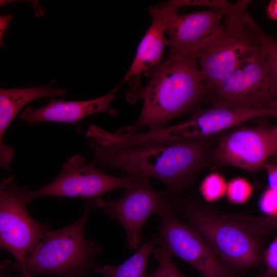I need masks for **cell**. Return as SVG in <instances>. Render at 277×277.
Returning <instances> with one entry per match:
<instances>
[{
    "mask_svg": "<svg viewBox=\"0 0 277 277\" xmlns=\"http://www.w3.org/2000/svg\"><path fill=\"white\" fill-rule=\"evenodd\" d=\"M213 137L117 147L88 140L93 162L100 169L122 171L133 178H153L169 194L187 188L212 161Z\"/></svg>",
    "mask_w": 277,
    "mask_h": 277,
    "instance_id": "1",
    "label": "cell"
},
{
    "mask_svg": "<svg viewBox=\"0 0 277 277\" xmlns=\"http://www.w3.org/2000/svg\"><path fill=\"white\" fill-rule=\"evenodd\" d=\"M149 80L138 92L135 102L143 105L138 120L116 132L130 134L143 127L154 129L195 108L205 100L198 61L194 54L168 55L147 72Z\"/></svg>",
    "mask_w": 277,
    "mask_h": 277,
    "instance_id": "2",
    "label": "cell"
},
{
    "mask_svg": "<svg viewBox=\"0 0 277 277\" xmlns=\"http://www.w3.org/2000/svg\"><path fill=\"white\" fill-rule=\"evenodd\" d=\"M94 199L87 204L82 216L65 227L48 230L22 264L6 260L1 262V270L17 272L20 275L37 277H88L97 266L103 250L101 245L85 236L86 224L91 211L95 208Z\"/></svg>",
    "mask_w": 277,
    "mask_h": 277,
    "instance_id": "3",
    "label": "cell"
},
{
    "mask_svg": "<svg viewBox=\"0 0 277 277\" xmlns=\"http://www.w3.org/2000/svg\"><path fill=\"white\" fill-rule=\"evenodd\" d=\"M180 209L228 269L243 270L260 264L262 235L251 216L219 215L191 201L182 203Z\"/></svg>",
    "mask_w": 277,
    "mask_h": 277,
    "instance_id": "4",
    "label": "cell"
},
{
    "mask_svg": "<svg viewBox=\"0 0 277 277\" xmlns=\"http://www.w3.org/2000/svg\"><path fill=\"white\" fill-rule=\"evenodd\" d=\"M249 0L236 2L226 14L221 30L197 52L206 92L227 78L258 45L247 18Z\"/></svg>",
    "mask_w": 277,
    "mask_h": 277,
    "instance_id": "5",
    "label": "cell"
},
{
    "mask_svg": "<svg viewBox=\"0 0 277 277\" xmlns=\"http://www.w3.org/2000/svg\"><path fill=\"white\" fill-rule=\"evenodd\" d=\"M212 106L277 110L271 81L259 43L227 78L206 92Z\"/></svg>",
    "mask_w": 277,
    "mask_h": 277,
    "instance_id": "6",
    "label": "cell"
},
{
    "mask_svg": "<svg viewBox=\"0 0 277 277\" xmlns=\"http://www.w3.org/2000/svg\"><path fill=\"white\" fill-rule=\"evenodd\" d=\"M28 191L17 186L12 175L0 183V245L11 252L18 264L24 263L50 226L36 221L28 211Z\"/></svg>",
    "mask_w": 277,
    "mask_h": 277,
    "instance_id": "7",
    "label": "cell"
},
{
    "mask_svg": "<svg viewBox=\"0 0 277 277\" xmlns=\"http://www.w3.org/2000/svg\"><path fill=\"white\" fill-rule=\"evenodd\" d=\"M156 215L160 225L157 233L152 238L158 247L187 262L202 277H233L230 270L221 261L200 233L177 216L170 200Z\"/></svg>",
    "mask_w": 277,
    "mask_h": 277,
    "instance_id": "8",
    "label": "cell"
},
{
    "mask_svg": "<svg viewBox=\"0 0 277 277\" xmlns=\"http://www.w3.org/2000/svg\"><path fill=\"white\" fill-rule=\"evenodd\" d=\"M276 116L277 110L212 106L196 111L177 124L141 132L138 140L142 144H147L209 138L251 119Z\"/></svg>",
    "mask_w": 277,
    "mask_h": 277,
    "instance_id": "9",
    "label": "cell"
},
{
    "mask_svg": "<svg viewBox=\"0 0 277 277\" xmlns=\"http://www.w3.org/2000/svg\"><path fill=\"white\" fill-rule=\"evenodd\" d=\"M125 189L124 195L117 200L96 198L94 203L95 208L103 210L121 224L127 233V246L133 250L141 243L145 223L169 200V194L155 190L148 178H133Z\"/></svg>",
    "mask_w": 277,
    "mask_h": 277,
    "instance_id": "10",
    "label": "cell"
},
{
    "mask_svg": "<svg viewBox=\"0 0 277 277\" xmlns=\"http://www.w3.org/2000/svg\"><path fill=\"white\" fill-rule=\"evenodd\" d=\"M133 178L118 177L105 173L92 162L75 155L63 165L60 173L50 183L35 190H29L30 202L46 196L96 199L111 190L127 188Z\"/></svg>",
    "mask_w": 277,
    "mask_h": 277,
    "instance_id": "11",
    "label": "cell"
},
{
    "mask_svg": "<svg viewBox=\"0 0 277 277\" xmlns=\"http://www.w3.org/2000/svg\"><path fill=\"white\" fill-rule=\"evenodd\" d=\"M277 127H240L220 136L212 161L217 166H230L256 171L274 156Z\"/></svg>",
    "mask_w": 277,
    "mask_h": 277,
    "instance_id": "12",
    "label": "cell"
},
{
    "mask_svg": "<svg viewBox=\"0 0 277 277\" xmlns=\"http://www.w3.org/2000/svg\"><path fill=\"white\" fill-rule=\"evenodd\" d=\"M178 9L173 1L149 7L151 24L140 42L133 61L123 80V83H130L131 88L126 94L129 102L134 100L142 87L141 75L162 62L164 48L168 44L165 37L168 23Z\"/></svg>",
    "mask_w": 277,
    "mask_h": 277,
    "instance_id": "13",
    "label": "cell"
},
{
    "mask_svg": "<svg viewBox=\"0 0 277 277\" xmlns=\"http://www.w3.org/2000/svg\"><path fill=\"white\" fill-rule=\"evenodd\" d=\"M226 14L224 11L213 9L183 14L174 13L166 30L169 55H196L223 28Z\"/></svg>",
    "mask_w": 277,
    "mask_h": 277,
    "instance_id": "14",
    "label": "cell"
},
{
    "mask_svg": "<svg viewBox=\"0 0 277 277\" xmlns=\"http://www.w3.org/2000/svg\"><path fill=\"white\" fill-rule=\"evenodd\" d=\"M117 89L107 94L88 101H65L53 100L38 108L28 107L19 115V118L29 124L40 122L66 123L76 125L91 114L107 112L111 115L117 114V111L111 107L115 97Z\"/></svg>",
    "mask_w": 277,
    "mask_h": 277,
    "instance_id": "15",
    "label": "cell"
},
{
    "mask_svg": "<svg viewBox=\"0 0 277 277\" xmlns=\"http://www.w3.org/2000/svg\"><path fill=\"white\" fill-rule=\"evenodd\" d=\"M66 92L63 88H54L50 85L25 88H1L0 164L3 169L6 171L9 170V165L14 154V149L4 143V135L20 110L34 100L61 96Z\"/></svg>",
    "mask_w": 277,
    "mask_h": 277,
    "instance_id": "16",
    "label": "cell"
},
{
    "mask_svg": "<svg viewBox=\"0 0 277 277\" xmlns=\"http://www.w3.org/2000/svg\"><path fill=\"white\" fill-rule=\"evenodd\" d=\"M156 247L152 238L123 263L117 266H97L94 271L105 277H146L148 262Z\"/></svg>",
    "mask_w": 277,
    "mask_h": 277,
    "instance_id": "17",
    "label": "cell"
},
{
    "mask_svg": "<svg viewBox=\"0 0 277 277\" xmlns=\"http://www.w3.org/2000/svg\"><path fill=\"white\" fill-rule=\"evenodd\" d=\"M248 21L254 31L262 51L273 88V95L277 106V41L264 31L249 13Z\"/></svg>",
    "mask_w": 277,
    "mask_h": 277,
    "instance_id": "18",
    "label": "cell"
},
{
    "mask_svg": "<svg viewBox=\"0 0 277 277\" xmlns=\"http://www.w3.org/2000/svg\"><path fill=\"white\" fill-rule=\"evenodd\" d=\"M227 183L224 177L218 172H212L205 177L200 186V191L208 202L216 201L226 193Z\"/></svg>",
    "mask_w": 277,
    "mask_h": 277,
    "instance_id": "19",
    "label": "cell"
},
{
    "mask_svg": "<svg viewBox=\"0 0 277 277\" xmlns=\"http://www.w3.org/2000/svg\"><path fill=\"white\" fill-rule=\"evenodd\" d=\"M253 192L250 182L242 177L232 179L227 183L226 195L228 201L235 204L245 203Z\"/></svg>",
    "mask_w": 277,
    "mask_h": 277,
    "instance_id": "20",
    "label": "cell"
},
{
    "mask_svg": "<svg viewBox=\"0 0 277 277\" xmlns=\"http://www.w3.org/2000/svg\"><path fill=\"white\" fill-rule=\"evenodd\" d=\"M153 254L159 262L156 269L146 277H185L172 260V256L159 247H156Z\"/></svg>",
    "mask_w": 277,
    "mask_h": 277,
    "instance_id": "21",
    "label": "cell"
},
{
    "mask_svg": "<svg viewBox=\"0 0 277 277\" xmlns=\"http://www.w3.org/2000/svg\"><path fill=\"white\" fill-rule=\"evenodd\" d=\"M178 8L185 6H205L209 9H219L227 13L232 10L236 3L225 0H173Z\"/></svg>",
    "mask_w": 277,
    "mask_h": 277,
    "instance_id": "22",
    "label": "cell"
},
{
    "mask_svg": "<svg viewBox=\"0 0 277 277\" xmlns=\"http://www.w3.org/2000/svg\"><path fill=\"white\" fill-rule=\"evenodd\" d=\"M259 207L268 216L277 215V190L266 188L259 200Z\"/></svg>",
    "mask_w": 277,
    "mask_h": 277,
    "instance_id": "23",
    "label": "cell"
},
{
    "mask_svg": "<svg viewBox=\"0 0 277 277\" xmlns=\"http://www.w3.org/2000/svg\"><path fill=\"white\" fill-rule=\"evenodd\" d=\"M263 258L267 268L266 272L277 275V235L265 251Z\"/></svg>",
    "mask_w": 277,
    "mask_h": 277,
    "instance_id": "24",
    "label": "cell"
},
{
    "mask_svg": "<svg viewBox=\"0 0 277 277\" xmlns=\"http://www.w3.org/2000/svg\"><path fill=\"white\" fill-rule=\"evenodd\" d=\"M263 168L267 173L268 187L277 190V164L267 162Z\"/></svg>",
    "mask_w": 277,
    "mask_h": 277,
    "instance_id": "25",
    "label": "cell"
},
{
    "mask_svg": "<svg viewBox=\"0 0 277 277\" xmlns=\"http://www.w3.org/2000/svg\"><path fill=\"white\" fill-rule=\"evenodd\" d=\"M267 16L272 20L277 21V0L271 1L266 9Z\"/></svg>",
    "mask_w": 277,
    "mask_h": 277,
    "instance_id": "26",
    "label": "cell"
},
{
    "mask_svg": "<svg viewBox=\"0 0 277 277\" xmlns=\"http://www.w3.org/2000/svg\"><path fill=\"white\" fill-rule=\"evenodd\" d=\"M266 223L270 230L277 228V215L267 216Z\"/></svg>",
    "mask_w": 277,
    "mask_h": 277,
    "instance_id": "27",
    "label": "cell"
},
{
    "mask_svg": "<svg viewBox=\"0 0 277 277\" xmlns=\"http://www.w3.org/2000/svg\"><path fill=\"white\" fill-rule=\"evenodd\" d=\"M0 277H31V276H29L28 275H16L15 276H13L9 273V271L1 270ZM88 277H93V276L89 275Z\"/></svg>",
    "mask_w": 277,
    "mask_h": 277,
    "instance_id": "28",
    "label": "cell"
},
{
    "mask_svg": "<svg viewBox=\"0 0 277 277\" xmlns=\"http://www.w3.org/2000/svg\"><path fill=\"white\" fill-rule=\"evenodd\" d=\"M256 277H277V275H271L266 272Z\"/></svg>",
    "mask_w": 277,
    "mask_h": 277,
    "instance_id": "29",
    "label": "cell"
},
{
    "mask_svg": "<svg viewBox=\"0 0 277 277\" xmlns=\"http://www.w3.org/2000/svg\"><path fill=\"white\" fill-rule=\"evenodd\" d=\"M275 118H276L277 120V116L275 117ZM276 126L277 127V123L276 124ZM273 157H275V159H277V145H276V151H275V154H274V156H273Z\"/></svg>",
    "mask_w": 277,
    "mask_h": 277,
    "instance_id": "30",
    "label": "cell"
}]
</instances>
